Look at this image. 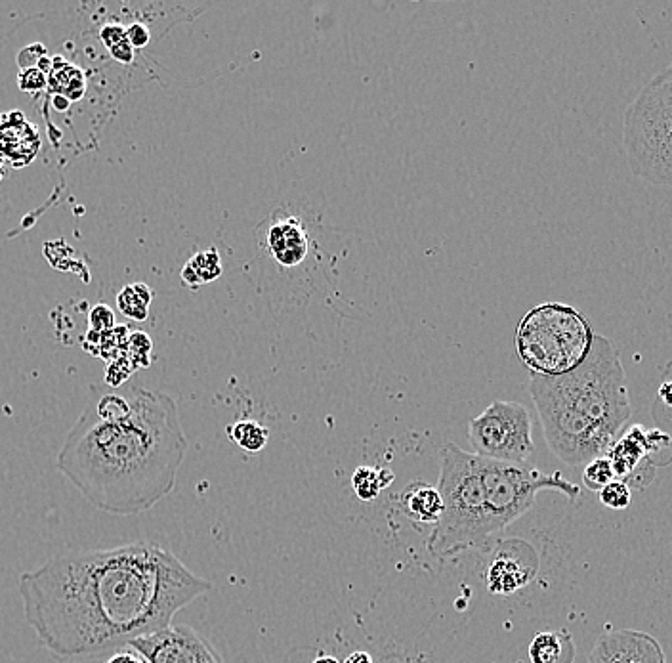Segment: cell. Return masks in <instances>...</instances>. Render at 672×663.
Segmentation results:
<instances>
[{
	"instance_id": "cell-31",
	"label": "cell",
	"mask_w": 672,
	"mask_h": 663,
	"mask_svg": "<svg viewBox=\"0 0 672 663\" xmlns=\"http://www.w3.org/2000/svg\"><path fill=\"white\" fill-rule=\"evenodd\" d=\"M344 663H373V656L367 654V652H361V650H359V652L350 654Z\"/></svg>"
},
{
	"instance_id": "cell-19",
	"label": "cell",
	"mask_w": 672,
	"mask_h": 663,
	"mask_svg": "<svg viewBox=\"0 0 672 663\" xmlns=\"http://www.w3.org/2000/svg\"><path fill=\"white\" fill-rule=\"evenodd\" d=\"M100 41L105 44L109 54L121 62V64H130L134 60V48L128 43L126 29L119 23H105L100 29Z\"/></svg>"
},
{
	"instance_id": "cell-2",
	"label": "cell",
	"mask_w": 672,
	"mask_h": 663,
	"mask_svg": "<svg viewBox=\"0 0 672 663\" xmlns=\"http://www.w3.org/2000/svg\"><path fill=\"white\" fill-rule=\"evenodd\" d=\"M130 411L104 421L83 409L56 469L104 513H146L172 493L188 453L176 402L159 390L126 386Z\"/></svg>"
},
{
	"instance_id": "cell-15",
	"label": "cell",
	"mask_w": 672,
	"mask_h": 663,
	"mask_svg": "<svg viewBox=\"0 0 672 663\" xmlns=\"http://www.w3.org/2000/svg\"><path fill=\"white\" fill-rule=\"evenodd\" d=\"M52 94H60L69 102L81 100L86 92L84 73L77 65L69 64L62 56L52 58V71L48 75V86Z\"/></svg>"
},
{
	"instance_id": "cell-11",
	"label": "cell",
	"mask_w": 672,
	"mask_h": 663,
	"mask_svg": "<svg viewBox=\"0 0 672 663\" xmlns=\"http://www.w3.org/2000/svg\"><path fill=\"white\" fill-rule=\"evenodd\" d=\"M262 245L283 268H296L308 257L310 237L294 214L273 213L262 228Z\"/></svg>"
},
{
	"instance_id": "cell-9",
	"label": "cell",
	"mask_w": 672,
	"mask_h": 663,
	"mask_svg": "<svg viewBox=\"0 0 672 663\" xmlns=\"http://www.w3.org/2000/svg\"><path fill=\"white\" fill-rule=\"evenodd\" d=\"M539 560L525 541L503 543L487 570V587L497 595H512L537 576Z\"/></svg>"
},
{
	"instance_id": "cell-14",
	"label": "cell",
	"mask_w": 672,
	"mask_h": 663,
	"mask_svg": "<svg viewBox=\"0 0 672 663\" xmlns=\"http://www.w3.org/2000/svg\"><path fill=\"white\" fill-rule=\"evenodd\" d=\"M531 663H573L575 644L567 631L539 633L529 644Z\"/></svg>"
},
{
	"instance_id": "cell-6",
	"label": "cell",
	"mask_w": 672,
	"mask_h": 663,
	"mask_svg": "<svg viewBox=\"0 0 672 663\" xmlns=\"http://www.w3.org/2000/svg\"><path fill=\"white\" fill-rule=\"evenodd\" d=\"M672 71L663 69L640 90L623 123L630 171L655 188L672 182Z\"/></svg>"
},
{
	"instance_id": "cell-28",
	"label": "cell",
	"mask_w": 672,
	"mask_h": 663,
	"mask_svg": "<svg viewBox=\"0 0 672 663\" xmlns=\"http://www.w3.org/2000/svg\"><path fill=\"white\" fill-rule=\"evenodd\" d=\"M125 29L128 43H130V46H132L134 50H136V48H138V50H140V48H146L149 41H151V33H149V29H147L144 23H132V25H128Z\"/></svg>"
},
{
	"instance_id": "cell-17",
	"label": "cell",
	"mask_w": 672,
	"mask_h": 663,
	"mask_svg": "<svg viewBox=\"0 0 672 663\" xmlns=\"http://www.w3.org/2000/svg\"><path fill=\"white\" fill-rule=\"evenodd\" d=\"M153 299L151 289L146 283H132L117 295V306L128 320L146 321L149 316V304Z\"/></svg>"
},
{
	"instance_id": "cell-5",
	"label": "cell",
	"mask_w": 672,
	"mask_h": 663,
	"mask_svg": "<svg viewBox=\"0 0 672 663\" xmlns=\"http://www.w3.org/2000/svg\"><path fill=\"white\" fill-rule=\"evenodd\" d=\"M594 335L583 312L562 302H545L518 323L516 352L531 375L558 377L585 362Z\"/></svg>"
},
{
	"instance_id": "cell-20",
	"label": "cell",
	"mask_w": 672,
	"mask_h": 663,
	"mask_svg": "<svg viewBox=\"0 0 672 663\" xmlns=\"http://www.w3.org/2000/svg\"><path fill=\"white\" fill-rule=\"evenodd\" d=\"M188 264L201 285L210 283V281L222 276V260H220V255H218L216 249L197 253L195 257L189 258Z\"/></svg>"
},
{
	"instance_id": "cell-26",
	"label": "cell",
	"mask_w": 672,
	"mask_h": 663,
	"mask_svg": "<svg viewBox=\"0 0 672 663\" xmlns=\"http://www.w3.org/2000/svg\"><path fill=\"white\" fill-rule=\"evenodd\" d=\"M132 371H134V367L126 360V356H121L117 360H111L109 369H107V375H105V383L111 386V388H117V386H121L128 381V377L132 375Z\"/></svg>"
},
{
	"instance_id": "cell-27",
	"label": "cell",
	"mask_w": 672,
	"mask_h": 663,
	"mask_svg": "<svg viewBox=\"0 0 672 663\" xmlns=\"http://www.w3.org/2000/svg\"><path fill=\"white\" fill-rule=\"evenodd\" d=\"M18 86L23 92H39L48 86V77L37 67L23 69L18 77Z\"/></svg>"
},
{
	"instance_id": "cell-3",
	"label": "cell",
	"mask_w": 672,
	"mask_h": 663,
	"mask_svg": "<svg viewBox=\"0 0 672 663\" xmlns=\"http://www.w3.org/2000/svg\"><path fill=\"white\" fill-rule=\"evenodd\" d=\"M546 446L569 467L606 457L632 415L629 386L619 352L594 335L585 362L558 377L531 375Z\"/></svg>"
},
{
	"instance_id": "cell-33",
	"label": "cell",
	"mask_w": 672,
	"mask_h": 663,
	"mask_svg": "<svg viewBox=\"0 0 672 663\" xmlns=\"http://www.w3.org/2000/svg\"><path fill=\"white\" fill-rule=\"evenodd\" d=\"M37 69H41L42 73L48 77L50 71H52V58L42 56L41 60H39V64H37Z\"/></svg>"
},
{
	"instance_id": "cell-32",
	"label": "cell",
	"mask_w": 672,
	"mask_h": 663,
	"mask_svg": "<svg viewBox=\"0 0 672 663\" xmlns=\"http://www.w3.org/2000/svg\"><path fill=\"white\" fill-rule=\"evenodd\" d=\"M52 106H54L56 111H67L69 106H71V102H69L67 98L60 96V94H54V98H52Z\"/></svg>"
},
{
	"instance_id": "cell-12",
	"label": "cell",
	"mask_w": 672,
	"mask_h": 663,
	"mask_svg": "<svg viewBox=\"0 0 672 663\" xmlns=\"http://www.w3.org/2000/svg\"><path fill=\"white\" fill-rule=\"evenodd\" d=\"M609 465L617 480L627 482L634 480V476L642 471L653 478V467L648 463V444H646V430L640 425H634L625 430L609 448Z\"/></svg>"
},
{
	"instance_id": "cell-25",
	"label": "cell",
	"mask_w": 672,
	"mask_h": 663,
	"mask_svg": "<svg viewBox=\"0 0 672 663\" xmlns=\"http://www.w3.org/2000/svg\"><path fill=\"white\" fill-rule=\"evenodd\" d=\"M88 321H90V331L104 335L115 327V312L107 304H96L90 310Z\"/></svg>"
},
{
	"instance_id": "cell-30",
	"label": "cell",
	"mask_w": 672,
	"mask_h": 663,
	"mask_svg": "<svg viewBox=\"0 0 672 663\" xmlns=\"http://www.w3.org/2000/svg\"><path fill=\"white\" fill-rule=\"evenodd\" d=\"M105 663H147L146 658H142L136 650H132L130 646L119 648L113 654H109L107 662Z\"/></svg>"
},
{
	"instance_id": "cell-8",
	"label": "cell",
	"mask_w": 672,
	"mask_h": 663,
	"mask_svg": "<svg viewBox=\"0 0 672 663\" xmlns=\"http://www.w3.org/2000/svg\"><path fill=\"white\" fill-rule=\"evenodd\" d=\"M128 646L147 663H224L218 650L189 625H168Z\"/></svg>"
},
{
	"instance_id": "cell-22",
	"label": "cell",
	"mask_w": 672,
	"mask_h": 663,
	"mask_svg": "<svg viewBox=\"0 0 672 663\" xmlns=\"http://www.w3.org/2000/svg\"><path fill=\"white\" fill-rule=\"evenodd\" d=\"M611 480H615V474L609 465L608 457H596L588 461L583 469V484L590 492H600Z\"/></svg>"
},
{
	"instance_id": "cell-35",
	"label": "cell",
	"mask_w": 672,
	"mask_h": 663,
	"mask_svg": "<svg viewBox=\"0 0 672 663\" xmlns=\"http://www.w3.org/2000/svg\"><path fill=\"white\" fill-rule=\"evenodd\" d=\"M0 178H2V159H0Z\"/></svg>"
},
{
	"instance_id": "cell-1",
	"label": "cell",
	"mask_w": 672,
	"mask_h": 663,
	"mask_svg": "<svg viewBox=\"0 0 672 663\" xmlns=\"http://www.w3.org/2000/svg\"><path fill=\"white\" fill-rule=\"evenodd\" d=\"M207 591V579L151 541L63 553L20 578L23 616L62 662L109 656L165 629Z\"/></svg>"
},
{
	"instance_id": "cell-18",
	"label": "cell",
	"mask_w": 672,
	"mask_h": 663,
	"mask_svg": "<svg viewBox=\"0 0 672 663\" xmlns=\"http://www.w3.org/2000/svg\"><path fill=\"white\" fill-rule=\"evenodd\" d=\"M228 436L233 440V444H237L241 450L258 453V451L266 448V444L270 440V430L264 425H260L258 421L243 419V421H237V423L228 427Z\"/></svg>"
},
{
	"instance_id": "cell-4",
	"label": "cell",
	"mask_w": 672,
	"mask_h": 663,
	"mask_svg": "<svg viewBox=\"0 0 672 663\" xmlns=\"http://www.w3.org/2000/svg\"><path fill=\"white\" fill-rule=\"evenodd\" d=\"M441 514L426 541V549L436 558H449L485 547L497 535L491 522L480 455L445 444L440 451Z\"/></svg>"
},
{
	"instance_id": "cell-23",
	"label": "cell",
	"mask_w": 672,
	"mask_h": 663,
	"mask_svg": "<svg viewBox=\"0 0 672 663\" xmlns=\"http://www.w3.org/2000/svg\"><path fill=\"white\" fill-rule=\"evenodd\" d=\"M598 497H600V503L611 511H625L632 501V490H630L629 482L615 478L598 492Z\"/></svg>"
},
{
	"instance_id": "cell-24",
	"label": "cell",
	"mask_w": 672,
	"mask_h": 663,
	"mask_svg": "<svg viewBox=\"0 0 672 663\" xmlns=\"http://www.w3.org/2000/svg\"><path fill=\"white\" fill-rule=\"evenodd\" d=\"M151 339L147 333H142V331H132L130 337H128V343H126V360L132 364L134 369H140V367H147L149 365V356H151Z\"/></svg>"
},
{
	"instance_id": "cell-13",
	"label": "cell",
	"mask_w": 672,
	"mask_h": 663,
	"mask_svg": "<svg viewBox=\"0 0 672 663\" xmlns=\"http://www.w3.org/2000/svg\"><path fill=\"white\" fill-rule=\"evenodd\" d=\"M401 507L417 522L436 524L441 514V497L436 486L415 482L401 495Z\"/></svg>"
},
{
	"instance_id": "cell-21",
	"label": "cell",
	"mask_w": 672,
	"mask_h": 663,
	"mask_svg": "<svg viewBox=\"0 0 672 663\" xmlns=\"http://www.w3.org/2000/svg\"><path fill=\"white\" fill-rule=\"evenodd\" d=\"M646 444L651 467H667L671 463V436L665 430H646Z\"/></svg>"
},
{
	"instance_id": "cell-29",
	"label": "cell",
	"mask_w": 672,
	"mask_h": 663,
	"mask_svg": "<svg viewBox=\"0 0 672 663\" xmlns=\"http://www.w3.org/2000/svg\"><path fill=\"white\" fill-rule=\"evenodd\" d=\"M42 56H46V48L42 44H31V46H25L18 54V64H20L21 71L23 69H31V67H37L39 60Z\"/></svg>"
},
{
	"instance_id": "cell-10",
	"label": "cell",
	"mask_w": 672,
	"mask_h": 663,
	"mask_svg": "<svg viewBox=\"0 0 672 663\" xmlns=\"http://www.w3.org/2000/svg\"><path fill=\"white\" fill-rule=\"evenodd\" d=\"M588 663H667L661 644L648 633L617 629L602 635Z\"/></svg>"
},
{
	"instance_id": "cell-34",
	"label": "cell",
	"mask_w": 672,
	"mask_h": 663,
	"mask_svg": "<svg viewBox=\"0 0 672 663\" xmlns=\"http://www.w3.org/2000/svg\"><path fill=\"white\" fill-rule=\"evenodd\" d=\"M314 663H340L333 656H319Z\"/></svg>"
},
{
	"instance_id": "cell-7",
	"label": "cell",
	"mask_w": 672,
	"mask_h": 663,
	"mask_svg": "<svg viewBox=\"0 0 672 663\" xmlns=\"http://www.w3.org/2000/svg\"><path fill=\"white\" fill-rule=\"evenodd\" d=\"M468 440L476 455L525 463L535 451L531 413L520 402H493L470 421Z\"/></svg>"
},
{
	"instance_id": "cell-16",
	"label": "cell",
	"mask_w": 672,
	"mask_h": 663,
	"mask_svg": "<svg viewBox=\"0 0 672 663\" xmlns=\"http://www.w3.org/2000/svg\"><path fill=\"white\" fill-rule=\"evenodd\" d=\"M394 482V472L390 469L357 467L352 474V490L361 501H375L382 490Z\"/></svg>"
}]
</instances>
